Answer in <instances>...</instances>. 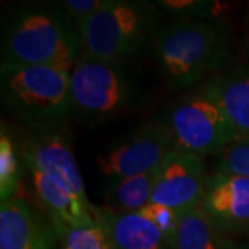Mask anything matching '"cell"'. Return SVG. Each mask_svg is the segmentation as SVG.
<instances>
[{
  "label": "cell",
  "mask_w": 249,
  "mask_h": 249,
  "mask_svg": "<svg viewBox=\"0 0 249 249\" xmlns=\"http://www.w3.org/2000/svg\"><path fill=\"white\" fill-rule=\"evenodd\" d=\"M199 208L222 232L249 229V178L214 172L206 176Z\"/></svg>",
  "instance_id": "11"
},
{
  "label": "cell",
  "mask_w": 249,
  "mask_h": 249,
  "mask_svg": "<svg viewBox=\"0 0 249 249\" xmlns=\"http://www.w3.org/2000/svg\"><path fill=\"white\" fill-rule=\"evenodd\" d=\"M80 52L78 28L58 6H24L3 31V62L71 72Z\"/></svg>",
  "instance_id": "1"
},
{
  "label": "cell",
  "mask_w": 249,
  "mask_h": 249,
  "mask_svg": "<svg viewBox=\"0 0 249 249\" xmlns=\"http://www.w3.org/2000/svg\"><path fill=\"white\" fill-rule=\"evenodd\" d=\"M172 249H235L199 205L178 216Z\"/></svg>",
  "instance_id": "15"
},
{
  "label": "cell",
  "mask_w": 249,
  "mask_h": 249,
  "mask_svg": "<svg viewBox=\"0 0 249 249\" xmlns=\"http://www.w3.org/2000/svg\"><path fill=\"white\" fill-rule=\"evenodd\" d=\"M152 52L172 89H188L222 68L230 57L226 29L211 21L181 18L152 37Z\"/></svg>",
  "instance_id": "2"
},
{
  "label": "cell",
  "mask_w": 249,
  "mask_h": 249,
  "mask_svg": "<svg viewBox=\"0 0 249 249\" xmlns=\"http://www.w3.org/2000/svg\"><path fill=\"white\" fill-rule=\"evenodd\" d=\"M216 172L249 178V137L237 139L217 155Z\"/></svg>",
  "instance_id": "18"
},
{
  "label": "cell",
  "mask_w": 249,
  "mask_h": 249,
  "mask_svg": "<svg viewBox=\"0 0 249 249\" xmlns=\"http://www.w3.org/2000/svg\"><path fill=\"white\" fill-rule=\"evenodd\" d=\"M31 176V186L34 190L37 206L52 220L58 237L71 229L97 224L93 209L94 206L85 202L70 190L64 188L43 173L31 168H25Z\"/></svg>",
  "instance_id": "12"
},
{
  "label": "cell",
  "mask_w": 249,
  "mask_h": 249,
  "mask_svg": "<svg viewBox=\"0 0 249 249\" xmlns=\"http://www.w3.org/2000/svg\"><path fill=\"white\" fill-rule=\"evenodd\" d=\"M21 160L16 144L4 127L0 134V199L7 201L17 194L21 178Z\"/></svg>",
  "instance_id": "17"
},
{
  "label": "cell",
  "mask_w": 249,
  "mask_h": 249,
  "mask_svg": "<svg viewBox=\"0 0 249 249\" xmlns=\"http://www.w3.org/2000/svg\"><path fill=\"white\" fill-rule=\"evenodd\" d=\"M157 17L150 3L107 0L78 27L80 53L115 64L129 60L154 37Z\"/></svg>",
  "instance_id": "4"
},
{
  "label": "cell",
  "mask_w": 249,
  "mask_h": 249,
  "mask_svg": "<svg viewBox=\"0 0 249 249\" xmlns=\"http://www.w3.org/2000/svg\"><path fill=\"white\" fill-rule=\"evenodd\" d=\"M70 89L72 109L90 118L114 115L130 98V85L121 64L85 53L70 72Z\"/></svg>",
  "instance_id": "6"
},
{
  "label": "cell",
  "mask_w": 249,
  "mask_h": 249,
  "mask_svg": "<svg viewBox=\"0 0 249 249\" xmlns=\"http://www.w3.org/2000/svg\"><path fill=\"white\" fill-rule=\"evenodd\" d=\"M201 89L222 108L238 139L249 137V64L212 75Z\"/></svg>",
  "instance_id": "14"
},
{
  "label": "cell",
  "mask_w": 249,
  "mask_h": 249,
  "mask_svg": "<svg viewBox=\"0 0 249 249\" xmlns=\"http://www.w3.org/2000/svg\"><path fill=\"white\" fill-rule=\"evenodd\" d=\"M60 240L52 220L27 198L16 196L0 205V249H55Z\"/></svg>",
  "instance_id": "10"
},
{
  "label": "cell",
  "mask_w": 249,
  "mask_h": 249,
  "mask_svg": "<svg viewBox=\"0 0 249 249\" xmlns=\"http://www.w3.org/2000/svg\"><path fill=\"white\" fill-rule=\"evenodd\" d=\"M160 9L168 10V11H173L181 16H190L193 13H201L202 10L209 9V6H206L208 3L204 1H193V0H169V1H158Z\"/></svg>",
  "instance_id": "22"
},
{
  "label": "cell",
  "mask_w": 249,
  "mask_h": 249,
  "mask_svg": "<svg viewBox=\"0 0 249 249\" xmlns=\"http://www.w3.org/2000/svg\"><path fill=\"white\" fill-rule=\"evenodd\" d=\"M62 249H112L104 230L97 224L71 229L60 237Z\"/></svg>",
  "instance_id": "19"
},
{
  "label": "cell",
  "mask_w": 249,
  "mask_h": 249,
  "mask_svg": "<svg viewBox=\"0 0 249 249\" xmlns=\"http://www.w3.org/2000/svg\"><path fill=\"white\" fill-rule=\"evenodd\" d=\"M93 216L112 249H172L160 229L140 212H114L94 206Z\"/></svg>",
  "instance_id": "13"
},
{
  "label": "cell",
  "mask_w": 249,
  "mask_h": 249,
  "mask_svg": "<svg viewBox=\"0 0 249 249\" xmlns=\"http://www.w3.org/2000/svg\"><path fill=\"white\" fill-rule=\"evenodd\" d=\"M157 175L158 169L111 180L106 193V208L114 212H140L142 208L151 204Z\"/></svg>",
  "instance_id": "16"
},
{
  "label": "cell",
  "mask_w": 249,
  "mask_h": 249,
  "mask_svg": "<svg viewBox=\"0 0 249 249\" xmlns=\"http://www.w3.org/2000/svg\"><path fill=\"white\" fill-rule=\"evenodd\" d=\"M140 213L145 216L148 220H151L160 229V231L165 235V238L168 240L170 247H172L175 235H176V230H178L180 213L172 208L160 204L147 205L145 208H142L140 211Z\"/></svg>",
  "instance_id": "20"
},
{
  "label": "cell",
  "mask_w": 249,
  "mask_h": 249,
  "mask_svg": "<svg viewBox=\"0 0 249 249\" xmlns=\"http://www.w3.org/2000/svg\"><path fill=\"white\" fill-rule=\"evenodd\" d=\"M205 180L201 157L173 150L158 168L151 204L168 206L178 213L190 211L201 204Z\"/></svg>",
  "instance_id": "9"
},
{
  "label": "cell",
  "mask_w": 249,
  "mask_h": 249,
  "mask_svg": "<svg viewBox=\"0 0 249 249\" xmlns=\"http://www.w3.org/2000/svg\"><path fill=\"white\" fill-rule=\"evenodd\" d=\"M106 1L107 0H62L58 3V9L78 28L90 16L101 9Z\"/></svg>",
  "instance_id": "21"
},
{
  "label": "cell",
  "mask_w": 249,
  "mask_h": 249,
  "mask_svg": "<svg viewBox=\"0 0 249 249\" xmlns=\"http://www.w3.org/2000/svg\"><path fill=\"white\" fill-rule=\"evenodd\" d=\"M162 122L176 150L201 158L219 155L238 139L222 108L201 88L172 104Z\"/></svg>",
  "instance_id": "5"
},
{
  "label": "cell",
  "mask_w": 249,
  "mask_h": 249,
  "mask_svg": "<svg viewBox=\"0 0 249 249\" xmlns=\"http://www.w3.org/2000/svg\"><path fill=\"white\" fill-rule=\"evenodd\" d=\"M19 148L25 168L43 173L85 202H89L71 142L60 127L28 132L21 140Z\"/></svg>",
  "instance_id": "8"
},
{
  "label": "cell",
  "mask_w": 249,
  "mask_h": 249,
  "mask_svg": "<svg viewBox=\"0 0 249 249\" xmlns=\"http://www.w3.org/2000/svg\"><path fill=\"white\" fill-rule=\"evenodd\" d=\"M0 86L4 107L32 130L60 127L71 114L70 72L1 62Z\"/></svg>",
  "instance_id": "3"
},
{
  "label": "cell",
  "mask_w": 249,
  "mask_h": 249,
  "mask_svg": "<svg viewBox=\"0 0 249 249\" xmlns=\"http://www.w3.org/2000/svg\"><path fill=\"white\" fill-rule=\"evenodd\" d=\"M173 150L175 142L163 122H150L101 154L97 163L103 175L116 180L158 169Z\"/></svg>",
  "instance_id": "7"
},
{
  "label": "cell",
  "mask_w": 249,
  "mask_h": 249,
  "mask_svg": "<svg viewBox=\"0 0 249 249\" xmlns=\"http://www.w3.org/2000/svg\"><path fill=\"white\" fill-rule=\"evenodd\" d=\"M237 249H249V247H244V248H237Z\"/></svg>",
  "instance_id": "23"
}]
</instances>
